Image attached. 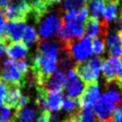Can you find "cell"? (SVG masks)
I'll return each mask as SVG.
<instances>
[{"label":"cell","instance_id":"6da1fadb","mask_svg":"<svg viewBox=\"0 0 122 122\" xmlns=\"http://www.w3.org/2000/svg\"><path fill=\"white\" fill-rule=\"evenodd\" d=\"M60 49V45L55 41H38L36 55L31 65L32 80L36 87H43L47 79L56 71Z\"/></svg>","mask_w":122,"mask_h":122},{"label":"cell","instance_id":"7a4b0ae2","mask_svg":"<svg viewBox=\"0 0 122 122\" xmlns=\"http://www.w3.org/2000/svg\"><path fill=\"white\" fill-rule=\"evenodd\" d=\"M103 60L104 58L94 57L85 62L75 63L72 70L75 71L78 78L85 85L90 83H94L97 82L98 76L101 71Z\"/></svg>","mask_w":122,"mask_h":122},{"label":"cell","instance_id":"3957f363","mask_svg":"<svg viewBox=\"0 0 122 122\" xmlns=\"http://www.w3.org/2000/svg\"><path fill=\"white\" fill-rule=\"evenodd\" d=\"M61 12L62 10H56L39 21L38 37L40 40H47L48 38L51 37L62 26L63 15Z\"/></svg>","mask_w":122,"mask_h":122},{"label":"cell","instance_id":"277c9868","mask_svg":"<svg viewBox=\"0 0 122 122\" xmlns=\"http://www.w3.org/2000/svg\"><path fill=\"white\" fill-rule=\"evenodd\" d=\"M61 49L67 51L75 63L85 62L92 55V41L88 37H82L76 41L74 40L66 48Z\"/></svg>","mask_w":122,"mask_h":122},{"label":"cell","instance_id":"5b68a950","mask_svg":"<svg viewBox=\"0 0 122 122\" xmlns=\"http://www.w3.org/2000/svg\"><path fill=\"white\" fill-rule=\"evenodd\" d=\"M30 10V9L28 0H14L13 2L10 3L5 9H3L2 12L5 18L10 20V22H25L28 19Z\"/></svg>","mask_w":122,"mask_h":122},{"label":"cell","instance_id":"8992f818","mask_svg":"<svg viewBox=\"0 0 122 122\" xmlns=\"http://www.w3.org/2000/svg\"><path fill=\"white\" fill-rule=\"evenodd\" d=\"M99 97L100 92L97 82L86 84L85 89L78 99L79 107L85 110H92L99 100Z\"/></svg>","mask_w":122,"mask_h":122},{"label":"cell","instance_id":"52a82bcc","mask_svg":"<svg viewBox=\"0 0 122 122\" xmlns=\"http://www.w3.org/2000/svg\"><path fill=\"white\" fill-rule=\"evenodd\" d=\"M116 105L104 93L94 106V114L98 122H110Z\"/></svg>","mask_w":122,"mask_h":122},{"label":"cell","instance_id":"ba28073f","mask_svg":"<svg viewBox=\"0 0 122 122\" xmlns=\"http://www.w3.org/2000/svg\"><path fill=\"white\" fill-rule=\"evenodd\" d=\"M0 79L7 84L12 83H24L26 82V76L23 75L15 67V61L10 59H6L3 63V68L1 71Z\"/></svg>","mask_w":122,"mask_h":122},{"label":"cell","instance_id":"9c48e42d","mask_svg":"<svg viewBox=\"0 0 122 122\" xmlns=\"http://www.w3.org/2000/svg\"><path fill=\"white\" fill-rule=\"evenodd\" d=\"M85 33L88 38H96V37H106L109 31V24L103 19L99 21L98 19L88 17L85 22Z\"/></svg>","mask_w":122,"mask_h":122},{"label":"cell","instance_id":"30bf717a","mask_svg":"<svg viewBox=\"0 0 122 122\" xmlns=\"http://www.w3.org/2000/svg\"><path fill=\"white\" fill-rule=\"evenodd\" d=\"M122 68V61L116 57H109L104 59L102 63V71L106 81V85H112L116 80V77Z\"/></svg>","mask_w":122,"mask_h":122},{"label":"cell","instance_id":"8fae6325","mask_svg":"<svg viewBox=\"0 0 122 122\" xmlns=\"http://www.w3.org/2000/svg\"><path fill=\"white\" fill-rule=\"evenodd\" d=\"M8 85V92L6 94V97L3 100V105L13 108L18 110V104L19 101L23 95L22 91L23 87L26 85L24 83H12V84H7Z\"/></svg>","mask_w":122,"mask_h":122},{"label":"cell","instance_id":"7c38bea8","mask_svg":"<svg viewBox=\"0 0 122 122\" xmlns=\"http://www.w3.org/2000/svg\"><path fill=\"white\" fill-rule=\"evenodd\" d=\"M105 46L112 57L122 56V34L117 30H109L105 37Z\"/></svg>","mask_w":122,"mask_h":122},{"label":"cell","instance_id":"4fadbf2b","mask_svg":"<svg viewBox=\"0 0 122 122\" xmlns=\"http://www.w3.org/2000/svg\"><path fill=\"white\" fill-rule=\"evenodd\" d=\"M67 85V77L65 73L60 71L56 70L45 82L43 88L49 92H62L63 89Z\"/></svg>","mask_w":122,"mask_h":122},{"label":"cell","instance_id":"5bb4252c","mask_svg":"<svg viewBox=\"0 0 122 122\" xmlns=\"http://www.w3.org/2000/svg\"><path fill=\"white\" fill-rule=\"evenodd\" d=\"M26 25L23 21H15V22H10L6 26V34L5 39L6 41L10 43L18 42L24 33Z\"/></svg>","mask_w":122,"mask_h":122},{"label":"cell","instance_id":"9a60e30c","mask_svg":"<svg viewBox=\"0 0 122 122\" xmlns=\"http://www.w3.org/2000/svg\"><path fill=\"white\" fill-rule=\"evenodd\" d=\"M6 53L10 60H23L28 54V49L20 42L10 43L7 47Z\"/></svg>","mask_w":122,"mask_h":122},{"label":"cell","instance_id":"2e32d148","mask_svg":"<svg viewBox=\"0 0 122 122\" xmlns=\"http://www.w3.org/2000/svg\"><path fill=\"white\" fill-rule=\"evenodd\" d=\"M62 100L63 94L62 92H49L46 98V107L47 110L51 112H58L62 108Z\"/></svg>","mask_w":122,"mask_h":122},{"label":"cell","instance_id":"e0dca14e","mask_svg":"<svg viewBox=\"0 0 122 122\" xmlns=\"http://www.w3.org/2000/svg\"><path fill=\"white\" fill-rule=\"evenodd\" d=\"M13 117L16 122H36V111L31 107H24L17 110Z\"/></svg>","mask_w":122,"mask_h":122},{"label":"cell","instance_id":"ac0fdd59","mask_svg":"<svg viewBox=\"0 0 122 122\" xmlns=\"http://www.w3.org/2000/svg\"><path fill=\"white\" fill-rule=\"evenodd\" d=\"M84 89H85V84L78 78L76 80L70 81V83L67 86L66 92L69 95V97L76 98V97H79L81 95Z\"/></svg>","mask_w":122,"mask_h":122},{"label":"cell","instance_id":"d6986e66","mask_svg":"<svg viewBox=\"0 0 122 122\" xmlns=\"http://www.w3.org/2000/svg\"><path fill=\"white\" fill-rule=\"evenodd\" d=\"M104 10L102 11L103 14V20L110 24L111 21L116 19L117 17V7L118 4L116 3H111V2H106L104 1Z\"/></svg>","mask_w":122,"mask_h":122},{"label":"cell","instance_id":"ffe728a7","mask_svg":"<svg viewBox=\"0 0 122 122\" xmlns=\"http://www.w3.org/2000/svg\"><path fill=\"white\" fill-rule=\"evenodd\" d=\"M22 44L28 49L29 47H30L34 42H36L38 40V36L37 33L34 30V28L32 26H28L25 28L23 36H22Z\"/></svg>","mask_w":122,"mask_h":122},{"label":"cell","instance_id":"44dd1931","mask_svg":"<svg viewBox=\"0 0 122 122\" xmlns=\"http://www.w3.org/2000/svg\"><path fill=\"white\" fill-rule=\"evenodd\" d=\"M104 1L103 0H92V1H88L87 6L89 7L90 12H91V17L98 19L99 20V16L102 13L103 10H104Z\"/></svg>","mask_w":122,"mask_h":122},{"label":"cell","instance_id":"7402d4cb","mask_svg":"<svg viewBox=\"0 0 122 122\" xmlns=\"http://www.w3.org/2000/svg\"><path fill=\"white\" fill-rule=\"evenodd\" d=\"M87 0H63L62 1V10H79L84 8H87Z\"/></svg>","mask_w":122,"mask_h":122},{"label":"cell","instance_id":"603a6c76","mask_svg":"<svg viewBox=\"0 0 122 122\" xmlns=\"http://www.w3.org/2000/svg\"><path fill=\"white\" fill-rule=\"evenodd\" d=\"M62 108L66 111V112H69L71 113L78 111L80 109L79 107V102H78V99L76 98H71V97H64L63 100H62Z\"/></svg>","mask_w":122,"mask_h":122},{"label":"cell","instance_id":"cb8c5ba5","mask_svg":"<svg viewBox=\"0 0 122 122\" xmlns=\"http://www.w3.org/2000/svg\"><path fill=\"white\" fill-rule=\"evenodd\" d=\"M68 25L71 29V34L74 39L77 40V39L82 38V36L85 33V25L84 24L76 22V23H71V24H68Z\"/></svg>","mask_w":122,"mask_h":122},{"label":"cell","instance_id":"d4e9b609","mask_svg":"<svg viewBox=\"0 0 122 122\" xmlns=\"http://www.w3.org/2000/svg\"><path fill=\"white\" fill-rule=\"evenodd\" d=\"M92 52L95 55H97V57H98L99 55H101L105 51V37H96V38H94L93 43H92Z\"/></svg>","mask_w":122,"mask_h":122},{"label":"cell","instance_id":"484cf974","mask_svg":"<svg viewBox=\"0 0 122 122\" xmlns=\"http://www.w3.org/2000/svg\"><path fill=\"white\" fill-rule=\"evenodd\" d=\"M11 110L10 108L0 104V122H7L11 118Z\"/></svg>","mask_w":122,"mask_h":122},{"label":"cell","instance_id":"4316f807","mask_svg":"<svg viewBox=\"0 0 122 122\" xmlns=\"http://www.w3.org/2000/svg\"><path fill=\"white\" fill-rule=\"evenodd\" d=\"M15 67H16V69L23 75H26L28 73V71H29V63H28L27 60L23 59V60L15 61Z\"/></svg>","mask_w":122,"mask_h":122},{"label":"cell","instance_id":"83f0119b","mask_svg":"<svg viewBox=\"0 0 122 122\" xmlns=\"http://www.w3.org/2000/svg\"><path fill=\"white\" fill-rule=\"evenodd\" d=\"M7 19L5 18L2 10H0V40L6 41L5 34H6V26H7ZM7 42V41H6ZM8 43V42H7ZM9 44V43H8Z\"/></svg>","mask_w":122,"mask_h":122},{"label":"cell","instance_id":"f1b7e54d","mask_svg":"<svg viewBox=\"0 0 122 122\" xmlns=\"http://www.w3.org/2000/svg\"><path fill=\"white\" fill-rule=\"evenodd\" d=\"M110 122H122V107L115 109Z\"/></svg>","mask_w":122,"mask_h":122},{"label":"cell","instance_id":"f546056e","mask_svg":"<svg viewBox=\"0 0 122 122\" xmlns=\"http://www.w3.org/2000/svg\"><path fill=\"white\" fill-rule=\"evenodd\" d=\"M51 112L49 111L40 112L38 117L36 118V122H49L51 119Z\"/></svg>","mask_w":122,"mask_h":122},{"label":"cell","instance_id":"4dcf8cb0","mask_svg":"<svg viewBox=\"0 0 122 122\" xmlns=\"http://www.w3.org/2000/svg\"><path fill=\"white\" fill-rule=\"evenodd\" d=\"M8 92V85L3 80L0 79V104L3 103L4 98L6 97V94Z\"/></svg>","mask_w":122,"mask_h":122},{"label":"cell","instance_id":"1f68e13d","mask_svg":"<svg viewBox=\"0 0 122 122\" xmlns=\"http://www.w3.org/2000/svg\"><path fill=\"white\" fill-rule=\"evenodd\" d=\"M41 3H43L48 9H51L52 6L58 4L61 2V0H39Z\"/></svg>","mask_w":122,"mask_h":122},{"label":"cell","instance_id":"d6a6232c","mask_svg":"<svg viewBox=\"0 0 122 122\" xmlns=\"http://www.w3.org/2000/svg\"><path fill=\"white\" fill-rule=\"evenodd\" d=\"M66 77H67L70 81L78 79V76H77V74L75 73V71H74L73 70H70V71H67V74H66Z\"/></svg>","mask_w":122,"mask_h":122},{"label":"cell","instance_id":"836d02e7","mask_svg":"<svg viewBox=\"0 0 122 122\" xmlns=\"http://www.w3.org/2000/svg\"><path fill=\"white\" fill-rule=\"evenodd\" d=\"M8 45H9V44H8L6 41L0 40V58L4 55V53H6V50H7Z\"/></svg>","mask_w":122,"mask_h":122},{"label":"cell","instance_id":"e575fe53","mask_svg":"<svg viewBox=\"0 0 122 122\" xmlns=\"http://www.w3.org/2000/svg\"><path fill=\"white\" fill-rule=\"evenodd\" d=\"M114 83L118 86V88L122 91V68H121V70H120V71H119V73H118V75H117V77H116V80L114 81Z\"/></svg>","mask_w":122,"mask_h":122},{"label":"cell","instance_id":"d590c367","mask_svg":"<svg viewBox=\"0 0 122 122\" xmlns=\"http://www.w3.org/2000/svg\"><path fill=\"white\" fill-rule=\"evenodd\" d=\"M10 3V0H0V9H5Z\"/></svg>","mask_w":122,"mask_h":122},{"label":"cell","instance_id":"8d00e7d4","mask_svg":"<svg viewBox=\"0 0 122 122\" xmlns=\"http://www.w3.org/2000/svg\"><path fill=\"white\" fill-rule=\"evenodd\" d=\"M118 26H119V30L117 31H119L121 34H122V17L119 18V21H118Z\"/></svg>","mask_w":122,"mask_h":122},{"label":"cell","instance_id":"74e56055","mask_svg":"<svg viewBox=\"0 0 122 122\" xmlns=\"http://www.w3.org/2000/svg\"><path fill=\"white\" fill-rule=\"evenodd\" d=\"M103 1H106V2H111V3H116V4H119V0H103Z\"/></svg>","mask_w":122,"mask_h":122},{"label":"cell","instance_id":"f35d334b","mask_svg":"<svg viewBox=\"0 0 122 122\" xmlns=\"http://www.w3.org/2000/svg\"><path fill=\"white\" fill-rule=\"evenodd\" d=\"M49 122H56V121H55V118H54L53 116H51V119H50V121H49Z\"/></svg>","mask_w":122,"mask_h":122},{"label":"cell","instance_id":"ab89813d","mask_svg":"<svg viewBox=\"0 0 122 122\" xmlns=\"http://www.w3.org/2000/svg\"><path fill=\"white\" fill-rule=\"evenodd\" d=\"M120 17H122V5H121V8H120Z\"/></svg>","mask_w":122,"mask_h":122},{"label":"cell","instance_id":"60d3db41","mask_svg":"<svg viewBox=\"0 0 122 122\" xmlns=\"http://www.w3.org/2000/svg\"><path fill=\"white\" fill-rule=\"evenodd\" d=\"M87 1H92V0H87Z\"/></svg>","mask_w":122,"mask_h":122}]
</instances>
